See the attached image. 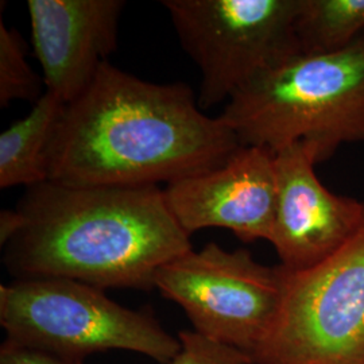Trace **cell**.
Returning <instances> with one entry per match:
<instances>
[{
	"label": "cell",
	"instance_id": "cell-10",
	"mask_svg": "<svg viewBox=\"0 0 364 364\" xmlns=\"http://www.w3.org/2000/svg\"><path fill=\"white\" fill-rule=\"evenodd\" d=\"M123 0H28L46 91L69 105L90 88L117 46Z\"/></svg>",
	"mask_w": 364,
	"mask_h": 364
},
{
	"label": "cell",
	"instance_id": "cell-13",
	"mask_svg": "<svg viewBox=\"0 0 364 364\" xmlns=\"http://www.w3.org/2000/svg\"><path fill=\"white\" fill-rule=\"evenodd\" d=\"M42 95L38 76L26 61L22 37L0 19V105L7 107L13 100L36 103Z\"/></svg>",
	"mask_w": 364,
	"mask_h": 364
},
{
	"label": "cell",
	"instance_id": "cell-3",
	"mask_svg": "<svg viewBox=\"0 0 364 364\" xmlns=\"http://www.w3.org/2000/svg\"><path fill=\"white\" fill-rule=\"evenodd\" d=\"M220 119L242 146L275 154L306 142L318 164L341 144L364 142V34L343 52L301 53L260 73L227 102Z\"/></svg>",
	"mask_w": 364,
	"mask_h": 364
},
{
	"label": "cell",
	"instance_id": "cell-6",
	"mask_svg": "<svg viewBox=\"0 0 364 364\" xmlns=\"http://www.w3.org/2000/svg\"><path fill=\"white\" fill-rule=\"evenodd\" d=\"M251 358L254 364H364V223L328 259L287 270L281 311Z\"/></svg>",
	"mask_w": 364,
	"mask_h": 364
},
{
	"label": "cell",
	"instance_id": "cell-11",
	"mask_svg": "<svg viewBox=\"0 0 364 364\" xmlns=\"http://www.w3.org/2000/svg\"><path fill=\"white\" fill-rule=\"evenodd\" d=\"M65 105L52 92H43L27 117L0 134L1 189L48 181L46 154Z\"/></svg>",
	"mask_w": 364,
	"mask_h": 364
},
{
	"label": "cell",
	"instance_id": "cell-15",
	"mask_svg": "<svg viewBox=\"0 0 364 364\" xmlns=\"http://www.w3.org/2000/svg\"><path fill=\"white\" fill-rule=\"evenodd\" d=\"M0 364H82V362L4 340L0 347Z\"/></svg>",
	"mask_w": 364,
	"mask_h": 364
},
{
	"label": "cell",
	"instance_id": "cell-12",
	"mask_svg": "<svg viewBox=\"0 0 364 364\" xmlns=\"http://www.w3.org/2000/svg\"><path fill=\"white\" fill-rule=\"evenodd\" d=\"M296 34L302 54L343 52L364 34V0H299Z\"/></svg>",
	"mask_w": 364,
	"mask_h": 364
},
{
	"label": "cell",
	"instance_id": "cell-4",
	"mask_svg": "<svg viewBox=\"0 0 364 364\" xmlns=\"http://www.w3.org/2000/svg\"><path fill=\"white\" fill-rule=\"evenodd\" d=\"M0 324L6 340L77 362L122 350L170 364L181 347L151 313L122 306L103 289L65 278L1 285Z\"/></svg>",
	"mask_w": 364,
	"mask_h": 364
},
{
	"label": "cell",
	"instance_id": "cell-2",
	"mask_svg": "<svg viewBox=\"0 0 364 364\" xmlns=\"http://www.w3.org/2000/svg\"><path fill=\"white\" fill-rule=\"evenodd\" d=\"M15 210L19 227L1 247L16 279L150 290L162 266L192 250L158 185L45 181L27 188Z\"/></svg>",
	"mask_w": 364,
	"mask_h": 364
},
{
	"label": "cell",
	"instance_id": "cell-7",
	"mask_svg": "<svg viewBox=\"0 0 364 364\" xmlns=\"http://www.w3.org/2000/svg\"><path fill=\"white\" fill-rule=\"evenodd\" d=\"M285 282L281 264L266 266L248 250L212 242L162 266L154 287L181 306L193 331L252 356L281 311Z\"/></svg>",
	"mask_w": 364,
	"mask_h": 364
},
{
	"label": "cell",
	"instance_id": "cell-5",
	"mask_svg": "<svg viewBox=\"0 0 364 364\" xmlns=\"http://www.w3.org/2000/svg\"><path fill=\"white\" fill-rule=\"evenodd\" d=\"M299 0H165L183 50L201 72V109L228 102L260 73L301 54Z\"/></svg>",
	"mask_w": 364,
	"mask_h": 364
},
{
	"label": "cell",
	"instance_id": "cell-14",
	"mask_svg": "<svg viewBox=\"0 0 364 364\" xmlns=\"http://www.w3.org/2000/svg\"><path fill=\"white\" fill-rule=\"evenodd\" d=\"M180 351L170 364H254L251 356L196 331L178 333Z\"/></svg>",
	"mask_w": 364,
	"mask_h": 364
},
{
	"label": "cell",
	"instance_id": "cell-9",
	"mask_svg": "<svg viewBox=\"0 0 364 364\" xmlns=\"http://www.w3.org/2000/svg\"><path fill=\"white\" fill-rule=\"evenodd\" d=\"M165 192L171 215L188 235L218 227L242 242L273 235L277 207L274 154L242 146L220 166L171 182Z\"/></svg>",
	"mask_w": 364,
	"mask_h": 364
},
{
	"label": "cell",
	"instance_id": "cell-8",
	"mask_svg": "<svg viewBox=\"0 0 364 364\" xmlns=\"http://www.w3.org/2000/svg\"><path fill=\"white\" fill-rule=\"evenodd\" d=\"M317 149L297 142L274 154L277 207L270 243L290 273L312 269L346 246L364 223V203L328 191Z\"/></svg>",
	"mask_w": 364,
	"mask_h": 364
},
{
	"label": "cell",
	"instance_id": "cell-1",
	"mask_svg": "<svg viewBox=\"0 0 364 364\" xmlns=\"http://www.w3.org/2000/svg\"><path fill=\"white\" fill-rule=\"evenodd\" d=\"M242 144L182 82L156 84L105 63L72 103L46 154L48 181L146 186L220 166Z\"/></svg>",
	"mask_w": 364,
	"mask_h": 364
}]
</instances>
